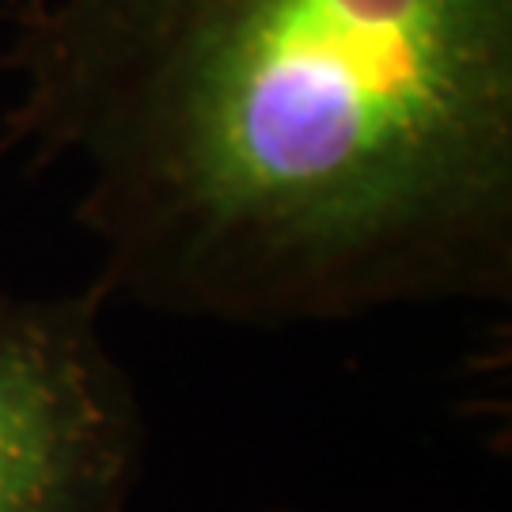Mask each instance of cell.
I'll return each instance as SVG.
<instances>
[{"mask_svg":"<svg viewBox=\"0 0 512 512\" xmlns=\"http://www.w3.org/2000/svg\"><path fill=\"white\" fill-rule=\"evenodd\" d=\"M12 148L107 293L296 327L512 293V0H4Z\"/></svg>","mask_w":512,"mask_h":512,"instance_id":"obj_1","label":"cell"},{"mask_svg":"<svg viewBox=\"0 0 512 512\" xmlns=\"http://www.w3.org/2000/svg\"><path fill=\"white\" fill-rule=\"evenodd\" d=\"M107 296H0V512H126L141 406L103 338Z\"/></svg>","mask_w":512,"mask_h":512,"instance_id":"obj_2","label":"cell"},{"mask_svg":"<svg viewBox=\"0 0 512 512\" xmlns=\"http://www.w3.org/2000/svg\"><path fill=\"white\" fill-rule=\"evenodd\" d=\"M8 148H12V141H8V137H4V133H0V156H4V152H8ZM0 296H4V289H0Z\"/></svg>","mask_w":512,"mask_h":512,"instance_id":"obj_3","label":"cell"}]
</instances>
